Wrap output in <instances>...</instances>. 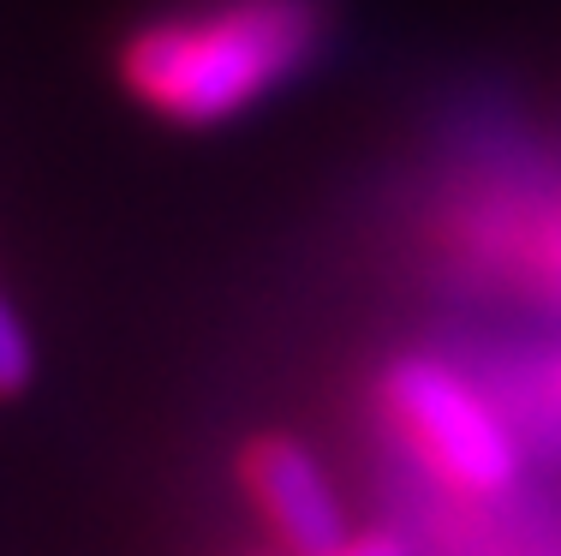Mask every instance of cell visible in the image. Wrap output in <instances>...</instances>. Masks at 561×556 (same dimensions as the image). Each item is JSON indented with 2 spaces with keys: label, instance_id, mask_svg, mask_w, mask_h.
<instances>
[{
  "label": "cell",
  "instance_id": "obj_1",
  "mask_svg": "<svg viewBox=\"0 0 561 556\" xmlns=\"http://www.w3.org/2000/svg\"><path fill=\"white\" fill-rule=\"evenodd\" d=\"M323 43L317 0H209L119 43V84L168 126H227L270 102Z\"/></svg>",
  "mask_w": 561,
  "mask_h": 556
},
{
  "label": "cell",
  "instance_id": "obj_2",
  "mask_svg": "<svg viewBox=\"0 0 561 556\" xmlns=\"http://www.w3.org/2000/svg\"><path fill=\"white\" fill-rule=\"evenodd\" d=\"M382 413L443 485L466 497H502L519 479V443L507 419L443 360H394L382 371Z\"/></svg>",
  "mask_w": 561,
  "mask_h": 556
},
{
  "label": "cell",
  "instance_id": "obj_3",
  "mask_svg": "<svg viewBox=\"0 0 561 556\" xmlns=\"http://www.w3.org/2000/svg\"><path fill=\"white\" fill-rule=\"evenodd\" d=\"M239 479H245V497L257 502V514L270 521V533L287 545V556H317L353 533L335 479L299 436L287 431L251 436L245 455H239Z\"/></svg>",
  "mask_w": 561,
  "mask_h": 556
},
{
  "label": "cell",
  "instance_id": "obj_4",
  "mask_svg": "<svg viewBox=\"0 0 561 556\" xmlns=\"http://www.w3.org/2000/svg\"><path fill=\"white\" fill-rule=\"evenodd\" d=\"M36 377V341H31V324L19 317V306L7 299L0 287V401H19Z\"/></svg>",
  "mask_w": 561,
  "mask_h": 556
},
{
  "label": "cell",
  "instance_id": "obj_5",
  "mask_svg": "<svg viewBox=\"0 0 561 556\" xmlns=\"http://www.w3.org/2000/svg\"><path fill=\"white\" fill-rule=\"evenodd\" d=\"M317 556H412V551L400 545L394 533H346V538H335V545L317 551Z\"/></svg>",
  "mask_w": 561,
  "mask_h": 556
}]
</instances>
